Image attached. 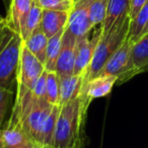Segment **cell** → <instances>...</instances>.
<instances>
[{
  "instance_id": "cell-11",
  "label": "cell",
  "mask_w": 148,
  "mask_h": 148,
  "mask_svg": "<svg viewBox=\"0 0 148 148\" xmlns=\"http://www.w3.org/2000/svg\"><path fill=\"white\" fill-rule=\"evenodd\" d=\"M130 0H110L103 21L99 27L103 33H107L114 27L129 17Z\"/></svg>"
},
{
  "instance_id": "cell-5",
  "label": "cell",
  "mask_w": 148,
  "mask_h": 148,
  "mask_svg": "<svg viewBox=\"0 0 148 148\" xmlns=\"http://www.w3.org/2000/svg\"><path fill=\"white\" fill-rule=\"evenodd\" d=\"M132 47L133 43L128 38L118 51L108 60L97 76H116L118 78L117 84H123L133 78Z\"/></svg>"
},
{
  "instance_id": "cell-13",
  "label": "cell",
  "mask_w": 148,
  "mask_h": 148,
  "mask_svg": "<svg viewBox=\"0 0 148 148\" xmlns=\"http://www.w3.org/2000/svg\"><path fill=\"white\" fill-rule=\"evenodd\" d=\"M69 15L70 12L65 11L43 10L40 27L48 39L67 27Z\"/></svg>"
},
{
  "instance_id": "cell-19",
  "label": "cell",
  "mask_w": 148,
  "mask_h": 148,
  "mask_svg": "<svg viewBox=\"0 0 148 148\" xmlns=\"http://www.w3.org/2000/svg\"><path fill=\"white\" fill-rule=\"evenodd\" d=\"M59 106H54L46 121L45 127L43 130V136H42V145L41 146H48V147L53 148L54 145V136H55V129L56 123H57V118L59 115Z\"/></svg>"
},
{
  "instance_id": "cell-26",
  "label": "cell",
  "mask_w": 148,
  "mask_h": 148,
  "mask_svg": "<svg viewBox=\"0 0 148 148\" xmlns=\"http://www.w3.org/2000/svg\"><path fill=\"white\" fill-rule=\"evenodd\" d=\"M15 148H38V145H36L34 142H27V143L25 144H23V145L21 146H17V147Z\"/></svg>"
},
{
  "instance_id": "cell-4",
  "label": "cell",
  "mask_w": 148,
  "mask_h": 148,
  "mask_svg": "<svg viewBox=\"0 0 148 148\" xmlns=\"http://www.w3.org/2000/svg\"><path fill=\"white\" fill-rule=\"evenodd\" d=\"M44 71L45 65L39 61L23 43L16 70V95H23L33 90Z\"/></svg>"
},
{
  "instance_id": "cell-24",
  "label": "cell",
  "mask_w": 148,
  "mask_h": 148,
  "mask_svg": "<svg viewBox=\"0 0 148 148\" xmlns=\"http://www.w3.org/2000/svg\"><path fill=\"white\" fill-rule=\"evenodd\" d=\"M46 78H47V70L45 69V71L42 73V75L38 79L34 89L32 90V95L35 99H46Z\"/></svg>"
},
{
  "instance_id": "cell-22",
  "label": "cell",
  "mask_w": 148,
  "mask_h": 148,
  "mask_svg": "<svg viewBox=\"0 0 148 148\" xmlns=\"http://www.w3.org/2000/svg\"><path fill=\"white\" fill-rule=\"evenodd\" d=\"M43 10H57L71 12L75 0H35Z\"/></svg>"
},
{
  "instance_id": "cell-25",
  "label": "cell",
  "mask_w": 148,
  "mask_h": 148,
  "mask_svg": "<svg viewBox=\"0 0 148 148\" xmlns=\"http://www.w3.org/2000/svg\"><path fill=\"white\" fill-rule=\"evenodd\" d=\"M147 0H130V9H129V16L131 21H133L142 8Z\"/></svg>"
},
{
  "instance_id": "cell-23",
  "label": "cell",
  "mask_w": 148,
  "mask_h": 148,
  "mask_svg": "<svg viewBox=\"0 0 148 148\" xmlns=\"http://www.w3.org/2000/svg\"><path fill=\"white\" fill-rule=\"evenodd\" d=\"M13 91L0 86V129L4 123V118L8 111L9 103L12 99Z\"/></svg>"
},
{
  "instance_id": "cell-28",
  "label": "cell",
  "mask_w": 148,
  "mask_h": 148,
  "mask_svg": "<svg viewBox=\"0 0 148 148\" xmlns=\"http://www.w3.org/2000/svg\"><path fill=\"white\" fill-rule=\"evenodd\" d=\"M4 19H5V17H3V16H1V15H0V27H1L2 23L4 21Z\"/></svg>"
},
{
  "instance_id": "cell-12",
  "label": "cell",
  "mask_w": 148,
  "mask_h": 148,
  "mask_svg": "<svg viewBox=\"0 0 148 148\" xmlns=\"http://www.w3.org/2000/svg\"><path fill=\"white\" fill-rule=\"evenodd\" d=\"M82 85V75L71 74L68 76H59V107L79 97Z\"/></svg>"
},
{
  "instance_id": "cell-7",
  "label": "cell",
  "mask_w": 148,
  "mask_h": 148,
  "mask_svg": "<svg viewBox=\"0 0 148 148\" xmlns=\"http://www.w3.org/2000/svg\"><path fill=\"white\" fill-rule=\"evenodd\" d=\"M91 0H75L68 19L67 29L77 39L90 35L93 29L89 19V7Z\"/></svg>"
},
{
  "instance_id": "cell-1",
  "label": "cell",
  "mask_w": 148,
  "mask_h": 148,
  "mask_svg": "<svg viewBox=\"0 0 148 148\" xmlns=\"http://www.w3.org/2000/svg\"><path fill=\"white\" fill-rule=\"evenodd\" d=\"M88 107L80 95L59 107L53 148H82L83 127Z\"/></svg>"
},
{
  "instance_id": "cell-27",
  "label": "cell",
  "mask_w": 148,
  "mask_h": 148,
  "mask_svg": "<svg viewBox=\"0 0 148 148\" xmlns=\"http://www.w3.org/2000/svg\"><path fill=\"white\" fill-rule=\"evenodd\" d=\"M148 33V23H147V25H145V27H144V29H143V32H142V34H141V36H140V38L142 37L143 35H145V34H147ZM139 38V39H140Z\"/></svg>"
},
{
  "instance_id": "cell-10",
  "label": "cell",
  "mask_w": 148,
  "mask_h": 148,
  "mask_svg": "<svg viewBox=\"0 0 148 148\" xmlns=\"http://www.w3.org/2000/svg\"><path fill=\"white\" fill-rule=\"evenodd\" d=\"M27 142H31L23 130L21 121L11 115L4 126L0 129V148H15Z\"/></svg>"
},
{
  "instance_id": "cell-15",
  "label": "cell",
  "mask_w": 148,
  "mask_h": 148,
  "mask_svg": "<svg viewBox=\"0 0 148 148\" xmlns=\"http://www.w3.org/2000/svg\"><path fill=\"white\" fill-rule=\"evenodd\" d=\"M133 77L148 71V33L143 35L132 47Z\"/></svg>"
},
{
  "instance_id": "cell-8",
  "label": "cell",
  "mask_w": 148,
  "mask_h": 148,
  "mask_svg": "<svg viewBox=\"0 0 148 148\" xmlns=\"http://www.w3.org/2000/svg\"><path fill=\"white\" fill-rule=\"evenodd\" d=\"M76 48L77 38L66 27L62 39L61 51L56 65V73L58 76H68L73 74Z\"/></svg>"
},
{
  "instance_id": "cell-29",
  "label": "cell",
  "mask_w": 148,
  "mask_h": 148,
  "mask_svg": "<svg viewBox=\"0 0 148 148\" xmlns=\"http://www.w3.org/2000/svg\"><path fill=\"white\" fill-rule=\"evenodd\" d=\"M38 148H52V147H48V146H38Z\"/></svg>"
},
{
  "instance_id": "cell-6",
  "label": "cell",
  "mask_w": 148,
  "mask_h": 148,
  "mask_svg": "<svg viewBox=\"0 0 148 148\" xmlns=\"http://www.w3.org/2000/svg\"><path fill=\"white\" fill-rule=\"evenodd\" d=\"M101 27H99L91 37L90 35H88L77 39V48L73 74L82 75L83 78H84L85 74L88 71L91 61H92L95 50L99 40V37H101Z\"/></svg>"
},
{
  "instance_id": "cell-17",
  "label": "cell",
  "mask_w": 148,
  "mask_h": 148,
  "mask_svg": "<svg viewBox=\"0 0 148 148\" xmlns=\"http://www.w3.org/2000/svg\"><path fill=\"white\" fill-rule=\"evenodd\" d=\"M66 27L53 37L49 38L47 46V52H46V61H45V69L47 71H55L56 65H57L58 57H59L60 51L62 46V39H63L64 32Z\"/></svg>"
},
{
  "instance_id": "cell-20",
  "label": "cell",
  "mask_w": 148,
  "mask_h": 148,
  "mask_svg": "<svg viewBox=\"0 0 148 148\" xmlns=\"http://www.w3.org/2000/svg\"><path fill=\"white\" fill-rule=\"evenodd\" d=\"M45 99L50 105L59 106V76L55 71H47Z\"/></svg>"
},
{
  "instance_id": "cell-21",
  "label": "cell",
  "mask_w": 148,
  "mask_h": 148,
  "mask_svg": "<svg viewBox=\"0 0 148 148\" xmlns=\"http://www.w3.org/2000/svg\"><path fill=\"white\" fill-rule=\"evenodd\" d=\"M110 0H91L89 7V19L93 27L103 23Z\"/></svg>"
},
{
  "instance_id": "cell-14",
  "label": "cell",
  "mask_w": 148,
  "mask_h": 148,
  "mask_svg": "<svg viewBox=\"0 0 148 148\" xmlns=\"http://www.w3.org/2000/svg\"><path fill=\"white\" fill-rule=\"evenodd\" d=\"M34 1L35 0H10L8 14L5 19L19 35Z\"/></svg>"
},
{
  "instance_id": "cell-16",
  "label": "cell",
  "mask_w": 148,
  "mask_h": 148,
  "mask_svg": "<svg viewBox=\"0 0 148 148\" xmlns=\"http://www.w3.org/2000/svg\"><path fill=\"white\" fill-rule=\"evenodd\" d=\"M48 37L42 31L41 27H38L25 41L23 44L27 47V49L37 58L39 61L45 65L46 61V52H47L48 46Z\"/></svg>"
},
{
  "instance_id": "cell-3",
  "label": "cell",
  "mask_w": 148,
  "mask_h": 148,
  "mask_svg": "<svg viewBox=\"0 0 148 148\" xmlns=\"http://www.w3.org/2000/svg\"><path fill=\"white\" fill-rule=\"evenodd\" d=\"M131 18L127 17L124 21L120 23L107 33L101 32L99 40L95 50L93 58L88 71L83 78V85L99 75V71L103 69L107 61L118 51L124 42L129 38ZM82 85V86H83Z\"/></svg>"
},
{
  "instance_id": "cell-9",
  "label": "cell",
  "mask_w": 148,
  "mask_h": 148,
  "mask_svg": "<svg viewBox=\"0 0 148 148\" xmlns=\"http://www.w3.org/2000/svg\"><path fill=\"white\" fill-rule=\"evenodd\" d=\"M117 77L112 75L95 77L82 86L80 92L81 97L89 106L93 99L109 95L114 85L117 84Z\"/></svg>"
},
{
  "instance_id": "cell-2",
  "label": "cell",
  "mask_w": 148,
  "mask_h": 148,
  "mask_svg": "<svg viewBox=\"0 0 148 148\" xmlns=\"http://www.w3.org/2000/svg\"><path fill=\"white\" fill-rule=\"evenodd\" d=\"M23 40L6 19L0 27V86L12 90Z\"/></svg>"
},
{
  "instance_id": "cell-18",
  "label": "cell",
  "mask_w": 148,
  "mask_h": 148,
  "mask_svg": "<svg viewBox=\"0 0 148 148\" xmlns=\"http://www.w3.org/2000/svg\"><path fill=\"white\" fill-rule=\"evenodd\" d=\"M42 12H43V9L34 1L21 33V36L23 41H25L38 27H40L42 19Z\"/></svg>"
}]
</instances>
